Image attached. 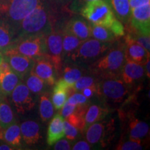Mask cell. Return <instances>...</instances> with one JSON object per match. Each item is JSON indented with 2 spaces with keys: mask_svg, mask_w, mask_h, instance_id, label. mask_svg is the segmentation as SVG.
<instances>
[{
  "mask_svg": "<svg viewBox=\"0 0 150 150\" xmlns=\"http://www.w3.org/2000/svg\"><path fill=\"white\" fill-rule=\"evenodd\" d=\"M90 66L93 74L102 76V79L117 77L120 76L125 61V44H118L108 50Z\"/></svg>",
  "mask_w": 150,
  "mask_h": 150,
  "instance_id": "6da1fadb",
  "label": "cell"
},
{
  "mask_svg": "<svg viewBox=\"0 0 150 150\" xmlns=\"http://www.w3.org/2000/svg\"><path fill=\"white\" fill-rule=\"evenodd\" d=\"M50 20L47 7L41 0L34 10L19 24L16 39L40 34H47L51 31Z\"/></svg>",
  "mask_w": 150,
  "mask_h": 150,
  "instance_id": "7a4b0ae2",
  "label": "cell"
},
{
  "mask_svg": "<svg viewBox=\"0 0 150 150\" xmlns=\"http://www.w3.org/2000/svg\"><path fill=\"white\" fill-rule=\"evenodd\" d=\"M129 92V86L120 76L102 79L97 83V95L110 106H118L125 102Z\"/></svg>",
  "mask_w": 150,
  "mask_h": 150,
  "instance_id": "3957f363",
  "label": "cell"
},
{
  "mask_svg": "<svg viewBox=\"0 0 150 150\" xmlns=\"http://www.w3.org/2000/svg\"><path fill=\"white\" fill-rule=\"evenodd\" d=\"M41 0H0V14L13 29L35 8Z\"/></svg>",
  "mask_w": 150,
  "mask_h": 150,
  "instance_id": "277c9868",
  "label": "cell"
},
{
  "mask_svg": "<svg viewBox=\"0 0 150 150\" xmlns=\"http://www.w3.org/2000/svg\"><path fill=\"white\" fill-rule=\"evenodd\" d=\"M111 44L88 38L81 43L68 57L77 64H92L109 50Z\"/></svg>",
  "mask_w": 150,
  "mask_h": 150,
  "instance_id": "5b68a950",
  "label": "cell"
},
{
  "mask_svg": "<svg viewBox=\"0 0 150 150\" xmlns=\"http://www.w3.org/2000/svg\"><path fill=\"white\" fill-rule=\"evenodd\" d=\"M5 52H14L36 60L47 57L45 35L40 34L33 36L16 39L10 48Z\"/></svg>",
  "mask_w": 150,
  "mask_h": 150,
  "instance_id": "8992f818",
  "label": "cell"
},
{
  "mask_svg": "<svg viewBox=\"0 0 150 150\" xmlns=\"http://www.w3.org/2000/svg\"><path fill=\"white\" fill-rule=\"evenodd\" d=\"M80 13L93 24L109 27L116 18L108 0H94L86 4Z\"/></svg>",
  "mask_w": 150,
  "mask_h": 150,
  "instance_id": "52a82bcc",
  "label": "cell"
},
{
  "mask_svg": "<svg viewBox=\"0 0 150 150\" xmlns=\"http://www.w3.org/2000/svg\"><path fill=\"white\" fill-rule=\"evenodd\" d=\"M62 32L50 31L45 35L47 57L51 61L55 72L59 73L63 65V45Z\"/></svg>",
  "mask_w": 150,
  "mask_h": 150,
  "instance_id": "ba28073f",
  "label": "cell"
},
{
  "mask_svg": "<svg viewBox=\"0 0 150 150\" xmlns=\"http://www.w3.org/2000/svg\"><path fill=\"white\" fill-rule=\"evenodd\" d=\"M11 95L12 102L19 114H24L34 108L35 101L25 83L20 81Z\"/></svg>",
  "mask_w": 150,
  "mask_h": 150,
  "instance_id": "9c48e42d",
  "label": "cell"
},
{
  "mask_svg": "<svg viewBox=\"0 0 150 150\" xmlns=\"http://www.w3.org/2000/svg\"><path fill=\"white\" fill-rule=\"evenodd\" d=\"M111 125V123L102 120L92 124L85 130L87 142L90 145H106V140L108 141L109 135L113 130Z\"/></svg>",
  "mask_w": 150,
  "mask_h": 150,
  "instance_id": "30bf717a",
  "label": "cell"
},
{
  "mask_svg": "<svg viewBox=\"0 0 150 150\" xmlns=\"http://www.w3.org/2000/svg\"><path fill=\"white\" fill-rule=\"evenodd\" d=\"M4 58L10 65L11 70L22 80L32 70L35 60L14 52H5Z\"/></svg>",
  "mask_w": 150,
  "mask_h": 150,
  "instance_id": "8fae6325",
  "label": "cell"
},
{
  "mask_svg": "<svg viewBox=\"0 0 150 150\" xmlns=\"http://www.w3.org/2000/svg\"><path fill=\"white\" fill-rule=\"evenodd\" d=\"M129 22L137 32L145 35L150 33V4L131 9Z\"/></svg>",
  "mask_w": 150,
  "mask_h": 150,
  "instance_id": "7c38bea8",
  "label": "cell"
},
{
  "mask_svg": "<svg viewBox=\"0 0 150 150\" xmlns=\"http://www.w3.org/2000/svg\"><path fill=\"white\" fill-rule=\"evenodd\" d=\"M143 64L126 59L121 72V79L128 86H131L137 82L140 81L145 76Z\"/></svg>",
  "mask_w": 150,
  "mask_h": 150,
  "instance_id": "4fadbf2b",
  "label": "cell"
},
{
  "mask_svg": "<svg viewBox=\"0 0 150 150\" xmlns=\"http://www.w3.org/2000/svg\"><path fill=\"white\" fill-rule=\"evenodd\" d=\"M64 30L68 31L81 40H86L91 37V23L83 16H74L69 20Z\"/></svg>",
  "mask_w": 150,
  "mask_h": 150,
  "instance_id": "5bb4252c",
  "label": "cell"
},
{
  "mask_svg": "<svg viewBox=\"0 0 150 150\" xmlns=\"http://www.w3.org/2000/svg\"><path fill=\"white\" fill-rule=\"evenodd\" d=\"M31 71L42 79L47 85L52 86L55 83V69L51 61L47 57L35 60Z\"/></svg>",
  "mask_w": 150,
  "mask_h": 150,
  "instance_id": "9a60e30c",
  "label": "cell"
},
{
  "mask_svg": "<svg viewBox=\"0 0 150 150\" xmlns=\"http://www.w3.org/2000/svg\"><path fill=\"white\" fill-rule=\"evenodd\" d=\"M125 52L126 59L143 64L149 58V52L137 43L129 34L125 37Z\"/></svg>",
  "mask_w": 150,
  "mask_h": 150,
  "instance_id": "2e32d148",
  "label": "cell"
},
{
  "mask_svg": "<svg viewBox=\"0 0 150 150\" xmlns=\"http://www.w3.org/2000/svg\"><path fill=\"white\" fill-rule=\"evenodd\" d=\"M129 140L141 142L149 135V127L145 122L140 120L134 115L129 114L127 122Z\"/></svg>",
  "mask_w": 150,
  "mask_h": 150,
  "instance_id": "e0dca14e",
  "label": "cell"
},
{
  "mask_svg": "<svg viewBox=\"0 0 150 150\" xmlns=\"http://www.w3.org/2000/svg\"><path fill=\"white\" fill-rule=\"evenodd\" d=\"M22 138L27 145H35L41 138L39 124L33 120L24 121L20 125Z\"/></svg>",
  "mask_w": 150,
  "mask_h": 150,
  "instance_id": "ac0fdd59",
  "label": "cell"
},
{
  "mask_svg": "<svg viewBox=\"0 0 150 150\" xmlns=\"http://www.w3.org/2000/svg\"><path fill=\"white\" fill-rule=\"evenodd\" d=\"M63 121L64 119L61 114H56L50 122L47 137V142L50 146L53 145L58 140L65 136Z\"/></svg>",
  "mask_w": 150,
  "mask_h": 150,
  "instance_id": "d6986e66",
  "label": "cell"
},
{
  "mask_svg": "<svg viewBox=\"0 0 150 150\" xmlns=\"http://www.w3.org/2000/svg\"><path fill=\"white\" fill-rule=\"evenodd\" d=\"M70 87L62 79L56 82L52 95V102L56 110H60L67 99Z\"/></svg>",
  "mask_w": 150,
  "mask_h": 150,
  "instance_id": "ffe728a7",
  "label": "cell"
},
{
  "mask_svg": "<svg viewBox=\"0 0 150 150\" xmlns=\"http://www.w3.org/2000/svg\"><path fill=\"white\" fill-rule=\"evenodd\" d=\"M109 112V108L107 106H103L99 104H92L88 106L87 110L85 113V127L84 130L87 129L88 127L96 122L103 120Z\"/></svg>",
  "mask_w": 150,
  "mask_h": 150,
  "instance_id": "44dd1931",
  "label": "cell"
},
{
  "mask_svg": "<svg viewBox=\"0 0 150 150\" xmlns=\"http://www.w3.org/2000/svg\"><path fill=\"white\" fill-rule=\"evenodd\" d=\"M0 139L13 147H21L22 138L20 127L16 122L12 124L4 130L0 131Z\"/></svg>",
  "mask_w": 150,
  "mask_h": 150,
  "instance_id": "7402d4cb",
  "label": "cell"
},
{
  "mask_svg": "<svg viewBox=\"0 0 150 150\" xmlns=\"http://www.w3.org/2000/svg\"><path fill=\"white\" fill-rule=\"evenodd\" d=\"M115 18L123 23H128L130 20L131 8L129 0H109Z\"/></svg>",
  "mask_w": 150,
  "mask_h": 150,
  "instance_id": "603a6c76",
  "label": "cell"
},
{
  "mask_svg": "<svg viewBox=\"0 0 150 150\" xmlns=\"http://www.w3.org/2000/svg\"><path fill=\"white\" fill-rule=\"evenodd\" d=\"M21 80L18 75L12 70L1 73L0 74V91L6 96L11 95Z\"/></svg>",
  "mask_w": 150,
  "mask_h": 150,
  "instance_id": "cb8c5ba5",
  "label": "cell"
},
{
  "mask_svg": "<svg viewBox=\"0 0 150 150\" xmlns=\"http://www.w3.org/2000/svg\"><path fill=\"white\" fill-rule=\"evenodd\" d=\"M14 31L13 27L4 20L0 19V50L4 52L13 44Z\"/></svg>",
  "mask_w": 150,
  "mask_h": 150,
  "instance_id": "d4e9b609",
  "label": "cell"
},
{
  "mask_svg": "<svg viewBox=\"0 0 150 150\" xmlns=\"http://www.w3.org/2000/svg\"><path fill=\"white\" fill-rule=\"evenodd\" d=\"M62 45H63V59L68 57L84 40H81L72 33L63 30L62 32Z\"/></svg>",
  "mask_w": 150,
  "mask_h": 150,
  "instance_id": "484cf974",
  "label": "cell"
},
{
  "mask_svg": "<svg viewBox=\"0 0 150 150\" xmlns=\"http://www.w3.org/2000/svg\"><path fill=\"white\" fill-rule=\"evenodd\" d=\"M16 122L13 111L6 101L0 99V131Z\"/></svg>",
  "mask_w": 150,
  "mask_h": 150,
  "instance_id": "4316f807",
  "label": "cell"
},
{
  "mask_svg": "<svg viewBox=\"0 0 150 150\" xmlns=\"http://www.w3.org/2000/svg\"><path fill=\"white\" fill-rule=\"evenodd\" d=\"M91 36L101 42L112 43L116 37L109 29L97 24H91Z\"/></svg>",
  "mask_w": 150,
  "mask_h": 150,
  "instance_id": "83f0119b",
  "label": "cell"
},
{
  "mask_svg": "<svg viewBox=\"0 0 150 150\" xmlns=\"http://www.w3.org/2000/svg\"><path fill=\"white\" fill-rule=\"evenodd\" d=\"M54 106L50 100L48 93H45L40 95L39 111L41 119L43 122L50 120L54 115Z\"/></svg>",
  "mask_w": 150,
  "mask_h": 150,
  "instance_id": "f1b7e54d",
  "label": "cell"
},
{
  "mask_svg": "<svg viewBox=\"0 0 150 150\" xmlns=\"http://www.w3.org/2000/svg\"><path fill=\"white\" fill-rule=\"evenodd\" d=\"M26 77V86L31 93L42 94L45 91L47 84L34 72L31 71Z\"/></svg>",
  "mask_w": 150,
  "mask_h": 150,
  "instance_id": "f546056e",
  "label": "cell"
},
{
  "mask_svg": "<svg viewBox=\"0 0 150 150\" xmlns=\"http://www.w3.org/2000/svg\"><path fill=\"white\" fill-rule=\"evenodd\" d=\"M82 76V72L79 68L76 67L66 66L63 70V76L62 79L67 85L72 87L73 84Z\"/></svg>",
  "mask_w": 150,
  "mask_h": 150,
  "instance_id": "4dcf8cb0",
  "label": "cell"
},
{
  "mask_svg": "<svg viewBox=\"0 0 150 150\" xmlns=\"http://www.w3.org/2000/svg\"><path fill=\"white\" fill-rule=\"evenodd\" d=\"M95 79L92 76H81L75 83L73 84L71 88L69 91L74 92H81L86 88L91 87L94 85H96Z\"/></svg>",
  "mask_w": 150,
  "mask_h": 150,
  "instance_id": "1f68e13d",
  "label": "cell"
},
{
  "mask_svg": "<svg viewBox=\"0 0 150 150\" xmlns=\"http://www.w3.org/2000/svg\"><path fill=\"white\" fill-rule=\"evenodd\" d=\"M135 31V30H134ZM137 43L141 45L142 47L145 48L148 52L150 51V36L149 35H145L137 32L135 31L134 32H131L128 33Z\"/></svg>",
  "mask_w": 150,
  "mask_h": 150,
  "instance_id": "d6a6232c",
  "label": "cell"
},
{
  "mask_svg": "<svg viewBox=\"0 0 150 150\" xmlns=\"http://www.w3.org/2000/svg\"><path fill=\"white\" fill-rule=\"evenodd\" d=\"M142 149H143V145H142L141 142L134 141L131 140L120 142L115 147V149L117 150H141Z\"/></svg>",
  "mask_w": 150,
  "mask_h": 150,
  "instance_id": "836d02e7",
  "label": "cell"
},
{
  "mask_svg": "<svg viewBox=\"0 0 150 150\" xmlns=\"http://www.w3.org/2000/svg\"><path fill=\"white\" fill-rule=\"evenodd\" d=\"M64 126V134L65 138L69 140H74L79 136V129L68 122L66 120L63 121Z\"/></svg>",
  "mask_w": 150,
  "mask_h": 150,
  "instance_id": "e575fe53",
  "label": "cell"
},
{
  "mask_svg": "<svg viewBox=\"0 0 150 150\" xmlns=\"http://www.w3.org/2000/svg\"><path fill=\"white\" fill-rule=\"evenodd\" d=\"M108 29H110V31L113 33L116 38L125 36V27H124L122 22H121L119 20L115 18L112 23L110 24L109 27Z\"/></svg>",
  "mask_w": 150,
  "mask_h": 150,
  "instance_id": "d590c367",
  "label": "cell"
},
{
  "mask_svg": "<svg viewBox=\"0 0 150 150\" xmlns=\"http://www.w3.org/2000/svg\"><path fill=\"white\" fill-rule=\"evenodd\" d=\"M67 102L74 106H78L87 104L88 98H86L81 93H76L69 97V98L67 99Z\"/></svg>",
  "mask_w": 150,
  "mask_h": 150,
  "instance_id": "8d00e7d4",
  "label": "cell"
},
{
  "mask_svg": "<svg viewBox=\"0 0 150 150\" xmlns=\"http://www.w3.org/2000/svg\"><path fill=\"white\" fill-rule=\"evenodd\" d=\"M92 1L94 0H72L70 2V10L74 13H79L84 6Z\"/></svg>",
  "mask_w": 150,
  "mask_h": 150,
  "instance_id": "74e56055",
  "label": "cell"
},
{
  "mask_svg": "<svg viewBox=\"0 0 150 150\" xmlns=\"http://www.w3.org/2000/svg\"><path fill=\"white\" fill-rule=\"evenodd\" d=\"M61 109V115L63 117V119H65V118L68 117L69 115L72 114L75 111V110H76V106L70 104V103H68L66 101L65 104H63V106H62Z\"/></svg>",
  "mask_w": 150,
  "mask_h": 150,
  "instance_id": "f35d334b",
  "label": "cell"
},
{
  "mask_svg": "<svg viewBox=\"0 0 150 150\" xmlns=\"http://www.w3.org/2000/svg\"><path fill=\"white\" fill-rule=\"evenodd\" d=\"M55 145L54 147V149L55 150H70L72 149V147L70 142L67 139H60L57 142H55Z\"/></svg>",
  "mask_w": 150,
  "mask_h": 150,
  "instance_id": "ab89813d",
  "label": "cell"
},
{
  "mask_svg": "<svg viewBox=\"0 0 150 150\" xmlns=\"http://www.w3.org/2000/svg\"><path fill=\"white\" fill-rule=\"evenodd\" d=\"M97 83L96 85L91 86V87L86 88L82 90V91H81V93L83 94L86 98L90 99L95 94H97Z\"/></svg>",
  "mask_w": 150,
  "mask_h": 150,
  "instance_id": "60d3db41",
  "label": "cell"
},
{
  "mask_svg": "<svg viewBox=\"0 0 150 150\" xmlns=\"http://www.w3.org/2000/svg\"><path fill=\"white\" fill-rule=\"evenodd\" d=\"M73 150H90L91 149V146L88 142L85 140H79L75 143L72 147Z\"/></svg>",
  "mask_w": 150,
  "mask_h": 150,
  "instance_id": "b9f144b4",
  "label": "cell"
},
{
  "mask_svg": "<svg viewBox=\"0 0 150 150\" xmlns=\"http://www.w3.org/2000/svg\"><path fill=\"white\" fill-rule=\"evenodd\" d=\"M131 8H134L136 7L141 6L147 4H150V0H129Z\"/></svg>",
  "mask_w": 150,
  "mask_h": 150,
  "instance_id": "7bdbcfd3",
  "label": "cell"
},
{
  "mask_svg": "<svg viewBox=\"0 0 150 150\" xmlns=\"http://www.w3.org/2000/svg\"><path fill=\"white\" fill-rule=\"evenodd\" d=\"M143 66H144V69H145V72L146 76H147L148 78H149L150 77V68H149L150 59H149V58H148V59L145 61V63H143Z\"/></svg>",
  "mask_w": 150,
  "mask_h": 150,
  "instance_id": "ee69618b",
  "label": "cell"
},
{
  "mask_svg": "<svg viewBox=\"0 0 150 150\" xmlns=\"http://www.w3.org/2000/svg\"><path fill=\"white\" fill-rule=\"evenodd\" d=\"M15 148L10 145H6V144H1L0 145V150H12Z\"/></svg>",
  "mask_w": 150,
  "mask_h": 150,
  "instance_id": "f6af8a7d",
  "label": "cell"
},
{
  "mask_svg": "<svg viewBox=\"0 0 150 150\" xmlns=\"http://www.w3.org/2000/svg\"><path fill=\"white\" fill-rule=\"evenodd\" d=\"M54 2L59 4H61V5H65L67 4H69L72 0H53Z\"/></svg>",
  "mask_w": 150,
  "mask_h": 150,
  "instance_id": "bcb514c9",
  "label": "cell"
},
{
  "mask_svg": "<svg viewBox=\"0 0 150 150\" xmlns=\"http://www.w3.org/2000/svg\"><path fill=\"white\" fill-rule=\"evenodd\" d=\"M3 60V56H2V54L0 53V64H1V61H2Z\"/></svg>",
  "mask_w": 150,
  "mask_h": 150,
  "instance_id": "7dc6e473",
  "label": "cell"
}]
</instances>
